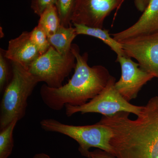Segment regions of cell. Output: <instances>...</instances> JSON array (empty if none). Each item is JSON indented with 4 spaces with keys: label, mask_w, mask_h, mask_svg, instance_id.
I'll list each match as a JSON object with an SVG mask.
<instances>
[{
    "label": "cell",
    "mask_w": 158,
    "mask_h": 158,
    "mask_svg": "<svg viewBox=\"0 0 158 158\" xmlns=\"http://www.w3.org/2000/svg\"><path fill=\"white\" fill-rule=\"evenodd\" d=\"M119 112L98 122L112 131L110 143L116 158H158V96L143 106L138 118Z\"/></svg>",
    "instance_id": "1"
},
{
    "label": "cell",
    "mask_w": 158,
    "mask_h": 158,
    "mask_svg": "<svg viewBox=\"0 0 158 158\" xmlns=\"http://www.w3.org/2000/svg\"><path fill=\"white\" fill-rule=\"evenodd\" d=\"M71 51L76 60L71 78L60 88H52L44 84L40 90L44 103L54 111H60L66 105L85 104L99 94L113 77L102 65L89 66L88 53L81 55L77 44H72Z\"/></svg>",
    "instance_id": "2"
},
{
    "label": "cell",
    "mask_w": 158,
    "mask_h": 158,
    "mask_svg": "<svg viewBox=\"0 0 158 158\" xmlns=\"http://www.w3.org/2000/svg\"><path fill=\"white\" fill-rule=\"evenodd\" d=\"M10 62L11 78L3 91L0 104V130L24 117L28 99L40 82L28 69L17 62Z\"/></svg>",
    "instance_id": "3"
},
{
    "label": "cell",
    "mask_w": 158,
    "mask_h": 158,
    "mask_svg": "<svg viewBox=\"0 0 158 158\" xmlns=\"http://www.w3.org/2000/svg\"><path fill=\"white\" fill-rule=\"evenodd\" d=\"M40 124L45 131L59 133L76 141L79 151L87 158L91 148L102 150L113 155L110 143L113 133L110 128L99 123L91 125L74 126L65 124L53 118H45L40 121Z\"/></svg>",
    "instance_id": "4"
},
{
    "label": "cell",
    "mask_w": 158,
    "mask_h": 158,
    "mask_svg": "<svg viewBox=\"0 0 158 158\" xmlns=\"http://www.w3.org/2000/svg\"><path fill=\"white\" fill-rule=\"evenodd\" d=\"M116 79L113 77L106 88L96 97L80 106L66 105L65 113L67 117L80 113H98L104 116H110L121 112L140 114L143 106L131 104L127 101L115 88Z\"/></svg>",
    "instance_id": "5"
},
{
    "label": "cell",
    "mask_w": 158,
    "mask_h": 158,
    "mask_svg": "<svg viewBox=\"0 0 158 158\" xmlns=\"http://www.w3.org/2000/svg\"><path fill=\"white\" fill-rule=\"evenodd\" d=\"M75 57L71 51L66 55H62L52 46L45 53L40 55L28 67L29 72L37 77L40 82L52 88H59L63 85L76 66Z\"/></svg>",
    "instance_id": "6"
},
{
    "label": "cell",
    "mask_w": 158,
    "mask_h": 158,
    "mask_svg": "<svg viewBox=\"0 0 158 158\" xmlns=\"http://www.w3.org/2000/svg\"><path fill=\"white\" fill-rule=\"evenodd\" d=\"M119 43L127 56L158 79V31Z\"/></svg>",
    "instance_id": "7"
},
{
    "label": "cell",
    "mask_w": 158,
    "mask_h": 158,
    "mask_svg": "<svg viewBox=\"0 0 158 158\" xmlns=\"http://www.w3.org/2000/svg\"><path fill=\"white\" fill-rule=\"evenodd\" d=\"M125 0H76L72 23L103 28L104 22L113 10H118Z\"/></svg>",
    "instance_id": "8"
},
{
    "label": "cell",
    "mask_w": 158,
    "mask_h": 158,
    "mask_svg": "<svg viewBox=\"0 0 158 158\" xmlns=\"http://www.w3.org/2000/svg\"><path fill=\"white\" fill-rule=\"evenodd\" d=\"M116 62L121 66V76L115 83V88L130 102L136 98L143 86L155 77L127 56H117Z\"/></svg>",
    "instance_id": "9"
},
{
    "label": "cell",
    "mask_w": 158,
    "mask_h": 158,
    "mask_svg": "<svg viewBox=\"0 0 158 158\" xmlns=\"http://www.w3.org/2000/svg\"><path fill=\"white\" fill-rule=\"evenodd\" d=\"M4 55L10 62H17L28 68L40 54L31 40L30 32L24 31L18 37L9 40Z\"/></svg>",
    "instance_id": "10"
},
{
    "label": "cell",
    "mask_w": 158,
    "mask_h": 158,
    "mask_svg": "<svg viewBox=\"0 0 158 158\" xmlns=\"http://www.w3.org/2000/svg\"><path fill=\"white\" fill-rule=\"evenodd\" d=\"M158 31V0H150L135 23L124 31L112 34L118 42Z\"/></svg>",
    "instance_id": "11"
},
{
    "label": "cell",
    "mask_w": 158,
    "mask_h": 158,
    "mask_svg": "<svg viewBox=\"0 0 158 158\" xmlns=\"http://www.w3.org/2000/svg\"><path fill=\"white\" fill-rule=\"evenodd\" d=\"M77 35H85L101 40L117 54V56H127L121 44L110 36L109 31L100 28L92 27L85 25L73 24Z\"/></svg>",
    "instance_id": "12"
},
{
    "label": "cell",
    "mask_w": 158,
    "mask_h": 158,
    "mask_svg": "<svg viewBox=\"0 0 158 158\" xmlns=\"http://www.w3.org/2000/svg\"><path fill=\"white\" fill-rule=\"evenodd\" d=\"M77 35L74 27L61 25L56 33L48 37V40L51 45L59 54L66 55L70 52L72 42Z\"/></svg>",
    "instance_id": "13"
},
{
    "label": "cell",
    "mask_w": 158,
    "mask_h": 158,
    "mask_svg": "<svg viewBox=\"0 0 158 158\" xmlns=\"http://www.w3.org/2000/svg\"><path fill=\"white\" fill-rule=\"evenodd\" d=\"M40 17L38 25L45 31L48 37L56 33L61 25L56 5L49 6Z\"/></svg>",
    "instance_id": "14"
},
{
    "label": "cell",
    "mask_w": 158,
    "mask_h": 158,
    "mask_svg": "<svg viewBox=\"0 0 158 158\" xmlns=\"http://www.w3.org/2000/svg\"><path fill=\"white\" fill-rule=\"evenodd\" d=\"M18 122L14 120L0 130V158H8L11 155L14 146L13 131Z\"/></svg>",
    "instance_id": "15"
},
{
    "label": "cell",
    "mask_w": 158,
    "mask_h": 158,
    "mask_svg": "<svg viewBox=\"0 0 158 158\" xmlns=\"http://www.w3.org/2000/svg\"><path fill=\"white\" fill-rule=\"evenodd\" d=\"M76 0H57L56 6L61 25L69 27L71 25V17Z\"/></svg>",
    "instance_id": "16"
},
{
    "label": "cell",
    "mask_w": 158,
    "mask_h": 158,
    "mask_svg": "<svg viewBox=\"0 0 158 158\" xmlns=\"http://www.w3.org/2000/svg\"><path fill=\"white\" fill-rule=\"evenodd\" d=\"M30 36L32 42L37 47L40 55L46 52L51 46L45 31L38 25L30 32Z\"/></svg>",
    "instance_id": "17"
},
{
    "label": "cell",
    "mask_w": 158,
    "mask_h": 158,
    "mask_svg": "<svg viewBox=\"0 0 158 158\" xmlns=\"http://www.w3.org/2000/svg\"><path fill=\"white\" fill-rule=\"evenodd\" d=\"M7 59L4 55V51L0 52V92H3L9 84V68Z\"/></svg>",
    "instance_id": "18"
},
{
    "label": "cell",
    "mask_w": 158,
    "mask_h": 158,
    "mask_svg": "<svg viewBox=\"0 0 158 158\" xmlns=\"http://www.w3.org/2000/svg\"><path fill=\"white\" fill-rule=\"evenodd\" d=\"M57 0H32L31 8L34 13L40 16L46 9L52 5H56Z\"/></svg>",
    "instance_id": "19"
},
{
    "label": "cell",
    "mask_w": 158,
    "mask_h": 158,
    "mask_svg": "<svg viewBox=\"0 0 158 158\" xmlns=\"http://www.w3.org/2000/svg\"><path fill=\"white\" fill-rule=\"evenodd\" d=\"M88 157L91 158H116L115 156L110 153L100 149L90 152L88 158Z\"/></svg>",
    "instance_id": "20"
},
{
    "label": "cell",
    "mask_w": 158,
    "mask_h": 158,
    "mask_svg": "<svg viewBox=\"0 0 158 158\" xmlns=\"http://www.w3.org/2000/svg\"><path fill=\"white\" fill-rule=\"evenodd\" d=\"M150 0H135V6L138 11L143 12Z\"/></svg>",
    "instance_id": "21"
},
{
    "label": "cell",
    "mask_w": 158,
    "mask_h": 158,
    "mask_svg": "<svg viewBox=\"0 0 158 158\" xmlns=\"http://www.w3.org/2000/svg\"><path fill=\"white\" fill-rule=\"evenodd\" d=\"M33 158H51L48 155L46 154L45 153H41L37 154L34 156Z\"/></svg>",
    "instance_id": "22"
},
{
    "label": "cell",
    "mask_w": 158,
    "mask_h": 158,
    "mask_svg": "<svg viewBox=\"0 0 158 158\" xmlns=\"http://www.w3.org/2000/svg\"><path fill=\"white\" fill-rule=\"evenodd\" d=\"M88 158H91V157H88Z\"/></svg>",
    "instance_id": "23"
}]
</instances>
